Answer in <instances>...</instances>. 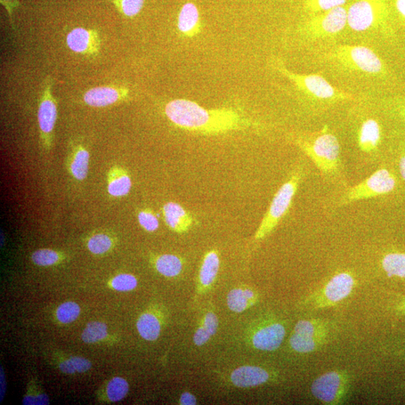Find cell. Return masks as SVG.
I'll return each mask as SVG.
<instances>
[{
    "label": "cell",
    "mask_w": 405,
    "mask_h": 405,
    "mask_svg": "<svg viewBox=\"0 0 405 405\" xmlns=\"http://www.w3.org/2000/svg\"><path fill=\"white\" fill-rule=\"evenodd\" d=\"M165 112L169 120L177 127L206 135L237 131L252 125L251 121L233 109H205L187 100L170 102Z\"/></svg>",
    "instance_id": "6da1fadb"
},
{
    "label": "cell",
    "mask_w": 405,
    "mask_h": 405,
    "mask_svg": "<svg viewBox=\"0 0 405 405\" xmlns=\"http://www.w3.org/2000/svg\"><path fill=\"white\" fill-rule=\"evenodd\" d=\"M323 58L336 69L348 73L378 76L386 69L379 56L366 46L338 45L324 54Z\"/></svg>",
    "instance_id": "7a4b0ae2"
},
{
    "label": "cell",
    "mask_w": 405,
    "mask_h": 405,
    "mask_svg": "<svg viewBox=\"0 0 405 405\" xmlns=\"http://www.w3.org/2000/svg\"><path fill=\"white\" fill-rule=\"evenodd\" d=\"M295 142L320 171L335 174L338 169L340 145L335 135L324 127L320 132L305 137H297Z\"/></svg>",
    "instance_id": "3957f363"
},
{
    "label": "cell",
    "mask_w": 405,
    "mask_h": 405,
    "mask_svg": "<svg viewBox=\"0 0 405 405\" xmlns=\"http://www.w3.org/2000/svg\"><path fill=\"white\" fill-rule=\"evenodd\" d=\"M275 67L281 74L293 83L297 90L307 99L328 104L353 100L351 95L339 90L332 85L325 78L319 74H297L282 66L280 62H275Z\"/></svg>",
    "instance_id": "277c9868"
},
{
    "label": "cell",
    "mask_w": 405,
    "mask_h": 405,
    "mask_svg": "<svg viewBox=\"0 0 405 405\" xmlns=\"http://www.w3.org/2000/svg\"><path fill=\"white\" fill-rule=\"evenodd\" d=\"M301 178V171L295 172L275 194L271 205L256 232L257 240L263 239L269 234L277 226L281 218L286 215L292 204Z\"/></svg>",
    "instance_id": "5b68a950"
},
{
    "label": "cell",
    "mask_w": 405,
    "mask_h": 405,
    "mask_svg": "<svg viewBox=\"0 0 405 405\" xmlns=\"http://www.w3.org/2000/svg\"><path fill=\"white\" fill-rule=\"evenodd\" d=\"M395 185L394 175L387 169H379L367 179L348 189L341 198V204L385 196L392 192Z\"/></svg>",
    "instance_id": "8992f818"
},
{
    "label": "cell",
    "mask_w": 405,
    "mask_h": 405,
    "mask_svg": "<svg viewBox=\"0 0 405 405\" xmlns=\"http://www.w3.org/2000/svg\"><path fill=\"white\" fill-rule=\"evenodd\" d=\"M347 24V11L343 6L314 16L302 27V34L311 39L325 38L341 32Z\"/></svg>",
    "instance_id": "52a82bcc"
},
{
    "label": "cell",
    "mask_w": 405,
    "mask_h": 405,
    "mask_svg": "<svg viewBox=\"0 0 405 405\" xmlns=\"http://www.w3.org/2000/svg\"><path fill=\"white\" fill-rule=\"evenodd\" d=\"M384 15L382 0H358L347 10V24L356 32L367 31L378 27Z\"/></svg>",
    "instance_id": "ba28073f"
},
{
    "label": "cell",
    "mask_w": 405,
    "mask_h": 405,
    "mask_svg": "<svg viewBox=\"0 0 405 405\" xmlns=\"http://www.w3.org/2000/svg\"><path fill=\"white\" fill-rule=\"evenodd\" d=\"M348 378L343 371H332L316 378L311 392L314 398L327 404L341 403L348 390Z\"/></svg>",
    "instance_id": "9c48e42d"
},
{
    "label": "cell",
    "mask_w": 405,
    "mask_h": 405,
    "mask_svg": "<svg viewBox=\"0 0 405 405\" xmlns=\"http://www.w3.org/2000/svg\"><path fill=\"white\" fill-rule=\"evenodd\" d=\"M52 79L46 80L38 110L40 139L46 150L52 147L54 129L58 115V105L52 95Z\"/></svg>",
    "instance_id": "30bf717a"
},
{
    "label": "cell",
    "mask_w": 405,
    "mask_h": 405,
    "mask_svg": "<svg viewBox=\"0 0 405 405\" xmlns=\"http://www.w3.org/2000/svg\"><path fill=\"white\" fill-rule=\"evenodd\" d=\"M355 286L353 275L347 272L340 273L334 275L313 297L314 305L316 308H323L334 305L342 302L351 294Z\"/></svg>",
    "instance_id": "8fae6325"
},
{
    "label": "cell",
    "mask_w": 405,
    "mask_h": 405,
    "mask_svg": "<svg viewBox=\"0 0 405 405\" xmlns=\"http://www.w3.org/2000/svg\"><path fill=\"white\" fill-rule=\"evenodd\" d=\"M286 334V327L278 322L270 323L259 328L253 335V344L257 350H277Z\"/></svg>",
    "instance_id": "7c38bea8"
},
{
    "label": "cell",
    "mask_w": 405,
    "mask_h": 405,
    "mask_svg": "<svg viewBox=\"0 0 405 405\" xmlns=\"http://www.w3.org/2000/svg\"><path fill=\"white\" fill-rule=\"evenodd\" d=\"M67 43L69 49L78 54L93 55L100 48L98 32L82 27L72 30L67 36Z\"/></svg>",
    "instance_id": "4fadbf2b"
},
{
    "label": "cell",
    "mask_w": 405,
    "mask_h": 405,
    "mask_svg": "<svg viewBox=\"0 0 405 405\" xmlns=\"http://www.w3.org/2000/svg\"><path fill=\"white\" fill-rule=\"evenodd\" d=\"M128 90L113 86H100L91 89L84 95V101L95 108H103L124 100L128 95Z\"/></svg>",
    "instance_id": "5bb4252c"
},
{
    "label": "cell",
    "mask_w": 405,
    "mask_h": 405,
    "mask_svg": "<svg viewBox=\"0 0 405 405\" xmlns=\"http://www.w3.org/2000/svg\"><path fill=\"white\" fill-rule=\"evenodd\" d=\"M164 220L168 228L174 232H187L194 224L193 217L184 207L176 202H168L162 207Z\"/></svg>",
    "instance_id": "9a60e30c"
},
{
    "label": "cell",
    "mask_w": 405,
    "mask_h": 405,
    "mask_svg": "<svg viewBox=\"0 0 405 405\" xmlns=\"http://www.w3.org/2000/svg\"><path fill=\"white\" fill-rule=\"evenodd\" d=\"M270 375L266 369L253 366L242 367L231 374L232 383L240 388L261 386L269 382Z\"/></svg>",
    "instance_id": "2e32d148"
},
{
    "label": "cell",
    "mask_w": 405,
    "mask_h": 405,
    "mask_svg": "<svg viewBox=\"0 0 405 405\" xmlns=\"http://www.w3.org/2000/svg\"><path fill=\"white\" fill-rule=\"evenodd\" d=\"M177 27L185 37L192 38L199 34L200 13L196 4L189 2L182 6L178 15Z\"/></svg>",
    "instance_id": "e0dca14e"
},
{
    "label": "cell",
    "mask_w": 405,
    "mask_h": 405,
    "mask_svg": "<svg viewBox=\"0 0 405 405\" xmlns=\"http://www.w3.org/2000/svg\"><path fill=\"white\" fill-rule=\"evenodd\" d=\"M382 141V128L378 121L369 118L363 121L358 133L360 149L370 153L377 150Z\"/></svg>",
    "instance_id": "ac0fdd59"
},
{
    "label": "cell",
    "mask_w": 405,
    "mask_h": 405,
    "mask_svg": "<svg viewBox=\"0 0 405 405\" xmlns=\"http://www.w3.org/2000/svg\"><path fill=\"white\" fill-rule=\"evenodd\" d=\"M108 192L110 196L121 198L128 196L132 189V179L125 169L113 167L108 173Z\"/></svg>",
    "instance_id": "d6986e66"
},
{
    "label": "cell",
    "mask_w": 405,
    "mask_h": 405,
    "mask_svg": "<svg viewBox=\"0 0 405 405\" xmlns=\"http://www.w3.org/2000/svg\"><path fill=\"white\" fill-rule=\"evenodd\" d=\"M90 165V153L82 145H79L72 153L69 162V172L77 181L86 179Z\"/></svg>",
    "instance_id": "ffe728a7"
},
{
    "label": "cell",
    "mask_w": 405,
    "mask_h": 405,
    "mask_svg": "<svg viewBox=\"0 0 405 405\" xmlns=\"http://www.w3.org/2000/svg\"><path fill=\"white\" fill-rule=\"evenodd\" d=\"M220 257L216 250L205 255L200 270V281L202 286L209 287L212 285L220 270Z\"/></svg>",
    "instance_id": "44dd1931"
},
{
    "label": "cell",
    "mask_w": 405,
    "mask_h": 405,
    "mask_svg": "<svg viewBox=\"0 0 405 405\" xmlns=\"http://www.w3.org/2000/svg\"><path fill=\"white\" fill-rule=\"evenodd\" d=\"M137 329L143 338L153 342L160 336L161 324L155 315L144 313L137 322Z\"/></svg>",
    "instance_id": "7402d4cb"
},
{
    "label": "cell",
    "mask_w": 405,
    "mask_h": 405,
    "mask_svg": "<svg viewBox=\"0 0 405 405\" xmlns=\"http://www.w3.org/2000/svg\"><path fill=\"white\" fill-rule=\"evenodd\" d=\"M382 266L389 277L405 279V253H391L382 258Z\"/></svg>",
    "instance_id": "603a6c76"
},
{
    "label": "cell",
    "mask_w": 405,
    "mask_h": 405,
    "mask_svg": "<svg viewBox=\"0 0 405 405\" xmlns=\"http://www.w3.org/2000/svg\"><path fill=\"white\" fill-rule=\"evenodd\" d=\"M155 266L157 271L165 277L173 278L183 270V261L174 255H162L157 258Z\"/></svg>",
    "instance_id": "cb8c5ba5"
},
{
    "label": "cell",
    "mask_w": 405,
    "mask_h": 405,
    "mask_svg": "<svg viewBox=\"0 0 405 405\" xmlns=\"http://www.w3.org/2000/svg\"><path fill=\"white\" fill-rule=\"evenodd\" d=\"M323 339L294 333L290 336V345L297 353L309 354L317 350Z\"/></svg>",
    "instance_id": "d4e9b609"
},
{
    "label": "cell",
    "mask_w": 405,
    "mask_h": 405,
    "mask_svg": "<svg viewBox=\"0 0 405 405\" xmlns=\"http://www.w3.org/2000/svg\"><path fill=\"white\" fill-rule=\"evenodd\" d=\"M294 333L319 338H324L327 327L323 322L316 320H302L297 323Z\"/></svg>",
    "instance_id": "484cf974"
},
{
    "label": "cell",
    "mask_w": 405,
    "mask_h": 405,
    "mask_svg": "<svg viewBox=\"0 0 405 405\" xmlns=\"http://www.w3.org/2000/svg\"><path fill=\"white\" fill-rule=\"evenodd\" d=\"M108 336V327L106 324L93 321L87 323L81 338L87 344H93L102 341Z\"/></svg>",
    "instance_id": "4316f807"
},
{
    "label": "cell",
    "mask_w": 405,
    "mask_h": 405,
    "mask_svg": "<svg viewBox=\"0 0 405 405\" xmlns=\"http://www.w3.org/2000/svg\"><path fill=\"white\" fill-rule=\"evenodd\" d=\"M129 391L126 380L120 377L113 378L107 386V395L112 402L123 400Z\"/></svg>",
    "instance_id": "83f0119b"
},
{
    "label": "cell",
    "mask_w": 405,
    "mask_h": 405,
    "mask_svg": "<svg viewBox=\"0 0 405 405\" xmlns=\"http://www.w3.org/2000/svg\"><path fill=\"white\" fill-rule=\"evenodd\" d=\"M113 246V240L105 233L93 235L87 242L88 249L94 255H103L108 252Z\"/></svg>",
    "instance_id": "f1b7e54d"
},
{
    "label": "cell",
    "mask_w": 405,
    "mask_h": 405,
    "mask_svg": "<svg viewBox=\"0 0 405 405\" xmlns=\"http://www.w3.org/2000/svg\"><path fill=\"white\" fill-rule=\"evenodd\" d=\"M252 304L253 303L246 296L244 290L236 288L230 291L228 296V305L231 311L241 313Z\"/></svg>",
    "instance_id": "f546056e"
},
{
    "label": "cell",
    "mask_w": 405,
    "mask_h": 405,
    "mask_svg": "<svg viewBox=\"0 0 405 405\" xmlns=\"http://www.w3.org/2000/svg\"><path fill=\"white\" fill-rule=\"evenodd\" d=\"M80 309L75 302H67L61 304L56 310V318L64 324L74 322L78 318Z\"/></svg>",
    "instance_id": "4dcf8cb0"
},
{
    "label": "cell",
    "mask_w": 405,
    "mask_h": 405,
    "mask_svg": "<svg viewBox=\"0 0 405 405\" xmlns=\"http://www.w3.org/2000/svg\"><path fill=\"white\" fill-rule=\"evenodd\" d=\"M32 261L40 266H49L58 264L60 261V255L52 249H39L32 255Z\"/></svg>",
    "instance_id": "1f68e13d"
},
{
    "label": "cell",
    "mask_w": 405,
    "mask_h": 405,
    "mask_svg": "<svg viewBox=\"0 0 405 405\" xmlns=\"http://www.w3.org/2000/svg\"><path fill=\"white\" fill-rule=\"evenodd\" d=\"M347 0H307L305 9L312 13L328 12L343 6Z\"/></svg>",
    "instance_id": "d6a6232c"
},
{
    "label": "cell",
    "mask_w": 405,
    "mask_h": 405,
    "mask_svg": "<svg viewBox=\"0 0 405 405\" xmlns=\"http://www.w3.org/2000/svg\"><path fill=\"white\" fill-rule=\"evenodd\" d=\"M115 3L121 14L133 18L143 9L144 0H115Z\"/></svg>",
    "instance_id": "836d02e7"
},
{
    "label": "cell",
    "mask_w": 405,
    "mask_h": 405,
    "mask_svg": "<svg viewBox=\"0 0 405 405\" xmlns=\"http://www.w3.org/2000/svg\"><path fill=\"white\" fill-rule=\"evenodd\" d=\"M111 286L117 291H130L137 286V280L130 274H120L111 281Z\"/></svg>",
    "instance_id": "e575fe53"
},
{
    "label": "cell",
    "mask_w": 405,
    "mask_h": 405,
    "mask_svg": "<svg viewBox=\"0 0 405 405\" xmlns=\"http://www.w3.org/2000/svg\"><path fill=\"white\" fill-rule=\"evenodd\" d=\"M137 220L142 228L148 232H155L159 227V218L150 209H143L137 216Z\"/></svg>",
    "instance_id": "d590c367"
},
{
    "label": "cell",
    "mask_w": 405,
    "mask_h": 405,
    "mask_svg": "<svg viewBox=\"0 0 405 405\" xmlns=\"http://www.w3.org/2000/svg\"><path fill=\"white\" fill-rule=\"evenodd\" d=\"M72 366L74 367L76 371L79 373H84L87 371L90 370L92 367V364L90 360L84 358H80V356H72L69 359Z\"/></svg>",
    "instance_id": "8d00e7d4"
},
{
    "label": "cell",
    "mask_w": 405,
    "mask_h": 405,
    "mask_svg": "<svg viewBox=\"0 0 405 405\" xmlns=\"http://www.w3.org/2000/svg\"><path fill=\"white\" fill-rule=\"evenodd\" d=\"M202 326L206 328L210 335L212 336H214L216 334L218 327L217 316L212 312L207 313L205 318L204 325Z\"/></svg>",
    "instance_id": "74e56055"
},
{
    "label": "cell",
    "mask_w": 405,
    "mask_h": 405,
    "mask_svg": "<svg viewBox=\"0 0 405 405\" xmlns=\"http://www.w3.org/2000/svg\"><path fill=\"white\" fill-rule=\"evenodd\" d=\"M212 336L204 326L200 327L194 336V343L198 346L205 345Z\"/></svg>",
    "instance_id": "f35d334b"
},
{
    "label": "cell",
    "mask_w": 405,
    "mask_h": 405,
    "mask_svg": "<svg viewBox=\"0 0 405 405\" xmlns=\"http://www.w3.org/2000/svg\"><path fill=\"white\" fill-rule=\"evenodd\" d=\"M0 2H1V4L5 7L8 14H9L12 26L13 28H14L12 14L13 11L16 9V8L19 6V0H0Z\"/></svg>",
    "instance_id": "ab89813d"
},
{
    "label": "cell",
    "mask_w": 405,
    "mask_h": 405,
    "mask_svg": "<svg viewBox=\"0 0 405 405\" xmlns=\"http://www.w3.org/2000/svg\"><path fill=\"white\" fill-rule=\"evenodd\" d=\"M180 403L183 405H194L197 404V399L193 394L185 392L182 394Z\"/></svg>",
    "instance_id": "60d3db41"
},
{
    "label": "cell",
    "mask_w": 405,
    "mask_h": 405,
    "mask_svg": "<svg viewBox=\"0 0 405 405\" xmlns=\"http://www.w3.org/2000/svg\"><path fill=\"white\" fill-rule=\"evenodd\" d=\"M60 369L65 374L72 375L75 374L76 371L69 360L63 361L60 364Z\"/></svg>",
    "instance_id": "b9f144b4"
},
{
    "label": "cell",
    "mask_w": 405,
    "mask_h": 405,
    "mask_svg": "<svg viewBox=\"0 0 405 405\" xmlns=\"http://www.w3.org/2000/svg\"><path fill=\"white\" fill-rule=\"evenodd\" d=\"M396 9L405 19V0H396Z\"/></svg>",
    "instance_id": "7bdbcfd3"
},
{
    "label": "cell",
    "mask_w": 405,
    "mask_h": 405,
    "mask_svg": "<svg viewBox=\"0 0 405 405\" xmlns=\"http://www.w3.org/2000/svg\"><path fill=\"white\" fill-rule=\"evenodd\" d=\"M399 167L402 179L405 181V155L401 157Z\"/></svg>",
    "instance_id": "ee69618b"
},
{
    "label": "cell",
    "mask_w": 405,
    "mask_h": 405,
    "mask_svg": "<svg viewBox=\"0 0 405 405\" xmlns=\"http://www.w3.org/2000/svg\"><path fill=\"white\" fill-rule=\"evenodd\" d=\"M5 374L4 371H3V368H1V401L5 395Z\"/></svg>",
    "instance_id": "f6af8a7d"
},
{
    "label": "cell",
    "mask_w": 405,
    "mask_h": 405,
    "mask_svg": "<svg viewBox=\"0 0 405 405\" xmlns=\"http://www.w3.org/2000/svg\"><path fill=\"white\" fill-rule=\"evenodd\" d=\"M399 311L402 314H405V298L402 299L400 303Z\"/></svg>",
    "instance_id": "bcb514c9"
}]
</instances>
